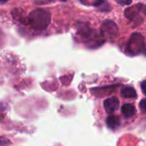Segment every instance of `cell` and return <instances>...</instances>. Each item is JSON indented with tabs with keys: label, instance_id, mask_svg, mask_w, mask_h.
<instances>
[{
	"label": "cell",
	"instance_id": "obj_7",
	"mask_svg": "<svg viewBox=\"0 0 146 146\" xmlns=\"http://www.w3.org/2000/svg\"><path fill=\"white\" fill-rule=\"evenodd\" d=\"M121 96L127 98H135L137 97V92L133 87L126 86L121 90Z\"/></svg>",
	"mask_w": 146,
	"mask_h": 146
},
{
	"label": "cell",
	"instance_id": "obj_12",
	"mask_svg": "<svg viewBox=\"0 0 146 146\" xmlns=\"http://www.w3.org/2000/svg\"><path fill=\"white\" fill-rule=\"evenodd\" d=\"M141 90L144 94H146V80H144L141 82Z\"/></svg>",
	"mask_w": 146,
	"mask_h": 146
},
{
	"label": "cell",
	"instance_id": "obj_5",
	"mask_svg": "<svg viewBox=\"0 0 146 146\" xmlns=\"http://www.w3.org/2000/svg\"><path fill=\"white\" fill-rule=\"evenodd\" d=\"M120 101L116 97H112L104 101V107L108 114H112L119 109Z\"/></svg>",
	"mask_w": 146,
	"mask_h": 146
},
{
	"label": "cell",
	"instance_id": "obj_6",
	"mask_svg": "<svg viewBox=\"0 0 146 146\" xmlns=\"http://www.w3.org/2000/svg\"><path fill=\"white\" fill-rule=\"evenodd\" d=\"M135 107L132 104H126L121 108V113L126 118L132 117L135 114Z\"/></svg>",
	"mask_w": 146,
	"mask_h": 146
},
{
	"label": "cell",
	"instance_id": "obj_10",
	"mask_svg": "<svg viewBox=\"0 0 146 146\" xmlns=\"http://www.w3.org/2000/svg\"><path fill=\"white\" fill-rule=\"evenodd\" d=\"M139 109L143 113H146V98L143 99L139 103Z\"/></svg>",
	"mask_w": 146,
	"mask_h": 146
},
{
	"label": "cell",
	"instance_id": "obj_11",
	"mask_svg": "<svg viewBox=\"0 0 146 146\" xmlns=\"http://www.w3.org/2000/svg\"><path fill=\"white\" fill-rule=\"evenodd\" d=\"M121 5H128L132 3V0H116Z\"/></svg>",
	"mask_w": 146,
	"mask_h": 146
},
{
	"label": "cell",
	"instance_id": "obj_1",
	"mask_svg": "<svg viewBox=\"0 0 146 146\" xmlns=\"http://www.w3.org/2000/svg\"><path fill=\"white\" fill-rule=\"evenodd\" d=\"M51 15L45 9H37L33 10L27 18L28 23L37 30H44L50 23Z\"/></svg>",
	"mask_w": 146,
	"mask_h": 146
},
{
	"label": "cell",
	"instance_id": "obj_3",
	"mask_svg": "<svg viewBox=\"0 0 146 146\" xmlns=\"http://www.w3.org/2000/svg\"><path fill=\"white\" fill-rule=\"evenodd\" d=\"M100 32H101L102 37L105 38H112L115 37L116 34L118 33V27L113 21L107 20L103 22Z\"/></svg>",
	"mask_w": 146,
	"mask_h": 146
},
{
	"label": "cell",
	"instance_id": "obj_2",
	"mask_svg": "<svg viewBox=\"0 0 146 146\" xmlns=\"http://www.w3.org/2000/svg\"><path fill=\"white\" fill-rule=\"evenodd\" d=\"M145 38L142 34L134 33L131 35L130 39L127 44L126 50L131 56H136L142 52L144 50Z\"/></svg>",
	"mask_w": 146,
	"mask_h": 146
},
{
	"label": "cell",
	"instance_id": "obj_14",
	"mask_svg": "<svg viewBox=\"0 0 146 146\" xmlns=\"http://www.w3.org/2000/svg\"><path fill=\"white\" fill-rule=\"evenodd\" d=\"M62 1H67V0H62Z\"/></svg>",
	"mask_w": 146,
	"mask_h": 146
},
{
	"label": "cell",
	"instance_id": "obj_4",
	"mask_svg": "<svg viewBox=\"0 0 146 146\" xmlns=\"http://www.w3.org/2000/svg\"><path fill=\"white\" fill-rule=\"evenodd\" d=\"M145 7V5H143V4H137V5L131 6L125 9L124 15L128 20H131V21L135 20L139 16V13L141 11H144Z\"/></svg>",
	"mask_w": 146,
	"mask_h": 146
},
{
	"label": "cell",
	"instance_id": "obj_8",
	"mask_svg": "<svg viewBox=\"0 0 146 146\" xmlns=\"http://www.w3.org/2000/svg\"><path fill=\"white\" fill-rule=\"evenodd\" d=\"M120 118L116 115H110L106 120V124L109 128L115 129L120 126Z\"/></svg>",
	"mask_w": 146,
	"mask_h": 146
},
{
	"label": "cell",
	"instance_id": "obj_13",
	"mask_svg": "<svg viewBox=\"0 0 146 146\" xmlns=\"http://www.w3.org/2000/svg\"><path fill=\"white\" fill-rule=\"evenodd\" d=\"M7 1H8V0H1V3H4L7 2Z\"/></svg>",
	"mask_w": 146,
	"mask_h": 146
},
{
	"label": "cell",
	"instance_id": "obj_9",
	"mask_svg": "<svg viewBox=\"0 0 146 146\" xmlns=\"http://www.w3.org/2000/svg\"><path fill=\"white\" fill-rule=\"evenodd\" d=\"M104 4H107L106 1H104V0H97V1L95 2V3H94L95 6H97L98 9H102V10H105L104 8Z\"/></svg>",
	"mask_w": 146,
	"mask_h": 146
}]
</instances>
